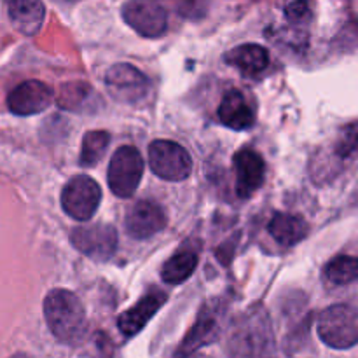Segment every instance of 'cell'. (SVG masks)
I'll use <instances>...</instances> for the list:
<instances>
[{
    "mask_svg": "<svg viewBox=\"0 0 358 358\" xmlns=\"http://www.w3.org/2000/svg\"><path fill=\"white\" fill-rule=\"evenodd\" d=\"M229 358H276L271 318L261 304L248 308L236 318L227 338Z\"/></svg>",
    "mask_w": 358,
    "mask_h": 358,
    "instance_id": "1",
    "label": "cell"
},
{
    "mask_svg": "<svg viewBox=\"0 0 358 358\" xmlns=\"http://www.w3.org/2000/svg\"><path fill=\"white\" fill-rule=\"evenodd\" d=\"M44 317L52 336L65 345H77L86 336V310L70 290L55 289L45 296Z\"/></svg>",
    "mask_w": 358,
    "mask_h": 358,
    "instance_id": "2",
    "label": "cell"
},
{
    "mask_svg": "<svg viewBox=\"0 0 358 358\" xmlns=\"http://www.w3.org/2000/svg\"><path fill=\"white\" fill-rule=\"evenodd\" d=\"M317 331L331 348H353L358 343V310L350 304H332L318 317Z\"/></svg>",
    "mask_w": 358,
    "mask_h": 358,
    "instance_id": "3",
    "label": "cell"
},
{
    "mask_svg": "<svg viewBox=\"0 0 358 358\" xmlns=\"http://www.w3.org/2000/svg\"><path fill=\"white\" fill-rule=\"evenodd\" d=\"M143 175V159L133 145L119 147L108 164V187L117 198H129L138 189Z\"/></svg>",
    "mask_w": 358,
    "mask_h": 358,
    "instance_id": "4",
    "label": "cell"
},
{
    "mask_svg": "<svg viewBox=\"0 0 358 358\" xmlns=\"http://www.w3.org/2000/svg\"><path fill=\"white\" fill-rule=\"evenodd\" d=\"M101 201L100 185L87 175H76L62 191L63 212L72 219L86 222L93 219Z\"/></svg>",
    "mask_w": 358,
    "mask_h": 358,
    "instance_id": "5",
    "label": "cell"
},
{
    "mask_svg": "<svg viewBox=\"0 0 358 358\" xmlns=\"http://www.w3.org/2000/svg\"><path fill=\"white\" fill-rule=\"evenodd\" d=\"M149 163L157 177L170 182L185 180L192 171L189 152L171 140H156L150 143Z\"/></svg>",
    "mask_w": 358,
    "mask_h": 358,
    "instance_id": "6",
    "label": "cell"
},
{
    "mask_svg": "<svg viewBox=\"0 0 358 358\" xmlns=\"http://www.w3.org/2000/svg\"><path fill=\"white\" fill-rule=\"evenodd\" d=\"M105 86L114 100L128 105L140 103L150 91L149 79L128 63L110 66L105 73Z\"/></svg>",
    "mask_w": 358,
    "mask_h": 358,
    "instance_id": "7",
    "label": "cell"
},
{
    "mask_svg": "<svg viewBox=\"0 0 358 358\" xmlns=\"http://www.w3.org/2000/svg\"><path fill=\"white\" fill-rule=\"evenodd\" d=\"M122 20L147 38L161 37L168 28L166 10L156 0H128L122 7Z\"/></svg>",
    "mask_w": 358,
    "mask_h": 358,
    "instance_id": "8",
    "label": "cell"
},
{
    "mask_svg": "<svg viewBox=\"0 0 358 358\" xmlns=\"http://www.w3.org/2000/svg\"><path fill=\"white\" fill-rule=\"evenodd\" d=\"M72 243L86 257L105 262L117 248V231L108 224L80 226L72 231Z\"/></svg>",
    "mask_w": 358,
    "mask_h": 358,
    "instance_id": "9",
    "label": "cell"
},
{
    "mask_svg": "<svg viewBox=\"0 0 358 358\" xmlns=\"http://www.w3.org/2000/svg\"><path fill=\"white\" fill-rule=\"evenodd\" d=\"M222 318H224V304L219 303H206L203 310L199 311V317L196 320L194 327L185 338L184 345H182L178 358H185L201 346L213 343L220 334L222 329Z\"/></svg>",
    "mask_w": 358,
    "mask_h": 358,
    "instance_id": "10",
    "label": "cell"
},
{
    "mask_svg": "<svg viewBox=\"0 0 358 358\" xmlns=\"http://www.w3.org/2000/svg\"><path fill=\"white\" fill-rule=\"evenodd\" d=\"M51 87L41 80H24L7 96V107L16 115H34L44 112L52 103Z\"/></svg>",
    "mask_w": 358,
    "mask_h": 358,
    "instance_id": "11",
    "label": "cell"
},
{
    "mask_svg": "<svg viewBox=\"0 0 358 358\" xmlns=\"http://www.w3.org/2000/svg\"><path fill=\"white\" fill-rule=\"evenodd\" d=\"M166 227V215L157 203L142 199L126 213V231L135 240H147Z\"/></svg>",
    "mask_w": 358,
    "mask_h": 358,
    "instance_id": "12",
    "label": "cell"
},
{
    "mask_svg": "<svg viewBox=\"0 0 358 358\" xmlns=\"http://www.w3.org/2000/svg\"><path fill=\"white\" fill-rule=\"evenodd\" d=\"M234 170H236V192L240 198H248L264 184L266 164L261 154L255 150H240L234 156Z\"/></svg>",
    "mask_w": 358,
    "mask_h": 358,
    "instance_id": "13",
    "label": "cell"
},
{
    "mask_svg": "<svg viewBox=\"0 0 358 358\" xmlns=\"http://www.w3.org/2000/svg\"><path fill=\"white\" fill-rule=\"evenodd\" d=\"M164 301H166V294L161 292L159 289H152L150 292H147L135 306L129 308L119 317V331L124 336H135L149 324V320L159 311Z\"/></svg>",
    "mask_w": 358,
    "mask_h": 358,
    "instance_id": "14",
    "label": "cell"
},
{
    "mask_svg": "<svg viewBox=\"0 0 358 358\" xmlns=\"http://www.w3.org/2000/svg\"><path fill=\"white\" fill-rule=\"evenodd\" d=\"M219 119L227 128L234 129V131H243V129L254 126L255 108L240 90H231L224 94L222 101H220Z\"/></svg>",
    "mask_w": 358,
    "mask_h": 358,
    "instance_id": "15",
    "label": "cell"
},
{
    "mask_svg": "<svg viewBox=\"0 0 358 358\" xmlns=\"http://www.w3.org/2000/svg\"><path fill=\"white\" fill-rule=\"evenodd\" d=\"M10 23L24 35H35L42 28L45 7L42 0H7Z\"/></svg>",
    "mask_w": 358,
    "mask_h": 358,
    "instance_id": "16",
    "label": "cell"
},
{
    "mask_svg": "<svg viewBox=\"0 0 358 358\" xmlns=\"http://www.w3.org/2000/svg\"><path fill=\"white\" fill-rule=\"evenodd\" d=\"M268 231L278 245H282V247H294V245L301 243L308 236L310 226H308V222L303 217L294 215V213L278 212L273 215Z\"/></svg>",
    "mask_w": 358,
    "mask_h": 358,
    "instance_id": "17",
    "label": "cell"
},
{
    "mask_svg": "<svg viewBox=\"0 0 358 358\" xmlns=\"http://www.w3.org/2000/svg\"><path fill=\"white\" fill-rule=\"evenodd\" d=\"M226 62L245 76H255L268 69L269 51L259 44H243L231 49L226 55Z\"/></svg>",
    "mask_w": 358,
    "mask_h": 358,
    "instance_id": "18",
    "label": "cell"
},
{
    "mask_svg": "<svg viewBox=\"0 0 358 358\" xmlns=\"http://www.w3.org/2000/svg\"><path fill=\"white\" fill-rule=\"evenodd\" d=\"M198 266V255L191 250H184L175 254L166 261V264L161 269V276L170 285H180L185 280L191 278Z\"/></svg>",
    "mask_w": 358,
    "mask_h": 358,
    "instance_id": "19",
    "label": "cell"
},
{
    "mask_svg": "<svg viewBox=\"0 0 358 358\" xmlns=\"http://www.w3.org/2000/svg\"><path fill=\"white\" fill-rule=\"evenodd\" d=\"M325 278L334 285H348L358 280V257L355 255H338L331 259L324 269Z\"/></svg>",
    "mask_w": 358,
    "mask_h": 358,
    "instance_id": "20",
    "label": "cell"
},
{
    "mask_svg": "<svg viewBox=\"0 0 358 358\" xmlns=\"http://www.w3.org/2000/svg\"><path fill=\"white\" fill-rule=\"evenodd\" d=\"M108 143H110V135L107 131H87L84 135L83 143H80V156L79 163L80 166L91 168L105 156Z\"/></svg>",
    "mask_w": 358,
    "mask_h": 358,
    "instance_id": "21",
    "label": "cell"
},
{
    "mask_svg": "<svg viewBox=\"0 0 358 358\" xmlns=\"http://www.w3.org/2000/svg\"><path fill=\"white\" fill-rule=\"evenodd\" d=\"M93 90L87 84L76 83L63 86L58 101L66 110H80V107H86V101L93 98Z\"/></svg>",
    "mask_w": 358,
    "mask_h": 358,
    "instance_id": "22",
    "label": "cell"
},
{
    "mask_svg": "<svg viewBox=\"0 0 358 358\" xmlns=\"http://www.w3.org/2000/svg\"><path fill=\"white\" fill-rule=\"evenodd\" d=\"M285 17L290 24L303 27L313 20V2L311 0H289L285 6Z\"/></svg>",
    "mask_w": 358,
    "mask_h": 358,
    "instance_id": "23",
    "label": "cell"
},
{
    "mask_svg": "<svg viewBox=\"0 0 358 358\" xmlns=\"http://www.w3.org/2000/svg\"><path fill=\"white\" fill-rule=\"evenodd\" d=\"M355 152H358V121L345 126L336 142V154L339 157H350Z\"/></svg>",
    "mask_w": 358,
    "mask_h": 358,
    "instance_id": "24",
    "label": "cell"
},
{
    "mask_svg": "<svg viewBox=\"0 0 358 358\" xmlns=\"http://www.w3.org/2000/svg\"><path fill=\"white\" fill-rule=\"evenodd\" d=\"M10 358H31L30 355H27V353H17V355L10 357Z\"/></svg>",
    "mask_w": 358,
    "mask_h": 358,
    "instance_id": "25",
    "label": "cell"
}]
</instances>
